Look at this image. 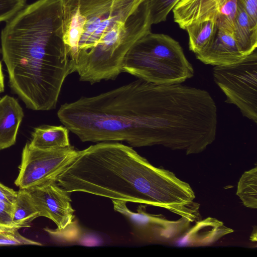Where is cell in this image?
Wrapping results in <instances>:
<instances>
[{
	"instance_id": "obj_18",
	"label": "cell",
	"mask_w": 257,
	"mask_h": 257,
	"mask_svg": "<svg viewBox=\"0 0 257 257\" xmlns=\"http://www.w3.org/2000/svg\"><path fill=\"white\" fill-rule=\"evenodd\" d=\"M40 217L39 212L27 189H20L14 204L12 223L15 229L30 226L31 223Z\"/></svg>"
},
{
	"instance_id": "obj_23",
	"label": "cell",
	"mask_w": 257,
	"mask_h": 257,
	"mask_svg": "<svg viewBox=\"0 0 257 257\" xmlns=\"http://www.w3.org/2000/svg\"><path fill=\"white\" fill-rule=\"evenodd\" d=\"M14 205L0 200V231L15 229L12 223Z\"/></svg>"
},
{
	"instance_id": "obj_5",
	"label": "cell",
	"mask_w": 257,
	"mask_h": 257,
	"mask_svg": "<svg viewBox=\"0 0 257 257\" xmlns=\"http://www.w3.org/2000/svg\"><path fill=\"white\" fill-rule=\"evenodd\" d=\"M213 76L226 96L225 102L236 105L244 116L256 123V50L234 64L214 66Z\"/></svg>"
},
{
	"instance_id": "obj_27",
	"label": "cell",
	"mask_w": 257,
	"mask_h": 257,
	"mask_svg": "<svg viewBox=\"0 0 257 257\" xmlns=\"http://www.w3.org/2000/svg\"><path fill=\"white\" fill-rule=\"evenodd\" d=\"M254 228L253 229L252 232H251L250 240L251 241H256V226H254Z\"/></svg>"
},
{
	"instance_id": "obj_26",
	"label": "cell",
	"mask_w": 257,
	"mask_h": 257,
	"mask_svg": "<svg viewBox=\"0 0 257 257\" xmlns=\"http://www.w3.org/2000/svg\"><path fill=\"white\" fill-rule=\"evenodd\" d=\"M4 78L2 72V63L0 61V92L4 91Z\"/></svg>"
},
{
	"instance_id": "obj_25",
	"label": "cell",
	"mask_w": 257,
	"mask_h": 257,
	"mask_svg": "<svg viewBox=\"0 0 257 257\" xmlns=\"http://www.w3.org/2000/svg\"><path fill=\"white\" fill-rule=\"evenodd\" d=\"M17 192L0 183V200L14 205Z\"/></svg>"
},
{
	"instance_id": "obj_11",
	"label": "cell",
	"mask_w": 257,
	"mask_h": 257,
	"mask_svg": "<svg viewBox=\"0 0 257 257\" xmlns=\"http://www.w3.org/2000/svg\"><path fill=\"white\" fill-rule=\"evenodd\" d=\"M233 231L222 221L208 217L196 221L194 225L190 226L173 243L177 246L184 247L207 246Z\"/></svg>"
},
{
	"instance_id": "obj_13",
	"label": "cell",
	"mask_w": 257,
	"mask_h": 257,
	"mask_svg": "<svg viewBox=\"0 0 257 257\" xmlns=\"http://www.w3.org/2000/svg\"><path fill=\"white\" fill-rule=\"evenodd\" d=\"M24 116L22 108L13 97L6 95L0 99V150L15 144Z\"/></svg>"
},
{
	"instance_id": "obj_2",
	"label": "cell",
	"mask_w": 257,
	"mask_h": 257,
	"mask_svg": "<svg viewBox=\"0 0 257 257\" xmlns=\"http://www.w3.org/2000/svg\"><path fill=\"white\" fill-rule=\"evenodd\" d=\"M2 51L11 87L27 107L56 108L63 84L74 72L63 38L41 26L1 37Z\"/></svg>"
},
{
	"instance_id": "obj_8",
	"label": "cell",
	"mask_w": 257,
	"mask_h": 257,
	"mask_svg": "<svg viewBox=\"0 0 257 257\" xmlns=\"http://www.w3.org/2000/svg\"><path fill=\"white\" fill-rule=\"evenodd\" d=\"M111 200L114 210L130 221L141 237L149 242L173 243L191 226L192 222L184 217L176 220H169L162 214L147 212L144 205H140L135 212L127 208V202Z\"/></svg>"
},
{
	"instance_id": "obj_24",
	"label": "cell",
	"mask_w": 257,
	"mask_h": 257,
	"mask_svg": "<svg viewBox=\"0 0 257 257\" xmlns=\"http://www.w3.org/2000/svg\"><path fill=\"white\" fill-rule=\"evenodd\" d=\"M245 10L251 28L257 30V0H238Z\"/></svg>"
},
{
	"instance_id": "obj_6",
	"label": "cell",
	"mask_w": 257,
	"mask_h": 257,
	"mask_svg": "<svg viewBox=\"0 0 257 257\" xmlns=\"http://www.w3.org/2000/svg\"><path fill=\"white\" fill-rule=\"evenodd\" d=\"M76 1L85 21L79 52L95 46L116 24L125 21L145 0Z\"/></svg>"
},
{
	"instance_id": "obj_1",
	"label": "cell",
	"mask_w": 257,
	"mask_h": 257,
	"mask_svg": "<svg viewBox=\"0 0 257 257\" xmlns=\"http://www.w3.org/2000/svg\"><path fill=\"white\" fill-rule=\"evenodd\" d=\"M56 181L69 193L162 207L191 221L198 211L188 183L119 143L102 142L78 151Z\"/></svg>"
},
{
	"instance_id": "obj_16",
	"label": "cell",
	"mask_w": 257,
	"mask_h": 257,
	"mask_svg": "<svg viewBox=\"0 0 257 257\" xmlns=\"http://www.w3.org/2000/svg\"><path fill=\"white\" fill-rule=\"evenodd\" d=\"M68 131L65 126L42 125L35 128L29 143L41 150L65 148L70 146Z\"/></svg>"
},
{
	"instance_id": "obj_15",
	"label": "cell",
	"mask_w": 257,
	"mask_h": 257,
	"mask_svg": "<svg viewBox=\"0 0 257 257\" xmlns=\"http://www.w3.org/2000/svg\"><path fill=\"white\" fill-rule=\"evenodd\" d=\"M232 36L238 48L244 56H247L257 46V30L253 29L248 17L240 2L237 0Z\"/></svg>"
},
{
	"instance_id": "obj_7",
	"label": "cell",
	"mask_w": 257,
	"mask_h": 257,
	"mask_svg": "<svg viewBox=\"0 0 257 257\" xmlns=\"http://www.w3.org/2000/svg\"><path fill=\"white\" fill-rule=\"evenodd\" d=\"M77 153L78 151L71 145L63 148L41 150L26 143L23 149L15 184L20 189L28 190L56 180Z\"/></svg>"
},
{
	"instance_id": "obj_21",
	"label": "cell",
	"mask_w": 257,
	"mask_h": 257,
	"mask_svg": "<svg viewBox=\"0 0 257 257\" xmlns=\"http://www.w3.org/2000/svg\"><path fill=\"white\" fill-rule=\"evenodd\" d=\"M21 245H42V244L23 236L18 230L0 231V246Z\"/></svg>"
},
{
	"instance_id": "obj_4",
	"label": "cell",
	"mask_w": 257,
	"mask_h": 257,
	"mask_svg": "<svg viewBox=\"0 0 257 257\" xmlns=\"http://www.w3.org/2000/svg\"><path fill=\"white\" fill-rule=\"evenodd\" d=\"M123 72L156 84H179L194 71L178 42L163 34L145 35L126 54Z\"/></svg>"
},
{
	"instance_id": "obj_22",
	"label": "cell",
	"mask_w": 257,
	"mask_h": 257,
	"mask_svg": "<svg viewBox=\"0 0 257 257\" xmlns=\"http://www.w3.org/2000/svg\"><path fill=\"white\" fill-rule=\"evenodd\" d=\"M27 0H0V22L8 21L25 7Z\"/></svg>"
},
{
	"instance_id": "obj_17",
	"label": "cell",
	"mask_w": 257,
	"mask_h": 257,
	"mask_svg": "<svg viewBox=\"0 0 257 257\" xmlns=\"http://www.w3.org/2000/svg\"><path fill=\"white\" fill-rule=\"evenodd\" d=\"M189 47L195 54L205 49L213 41L218 29L214 22L206 20L187 26Z\"/></svg>"
},
{
	"instance_id": "obj_20",
	"label": "cell",
	"mask_w": 257,
	"mask_h": 257,
	"mask_svg": "<svg viewBox=\"0 0 257 257\" xmlns=\"http://www.w3.org/2000/svg\"><path fill=\"white\" fill-rule=\"evenodd\" d=\"M152 25L164 22L170 12L181 0H147Z\"/></svg>"
},
{
	"instance_id": "obj_10",
	"label": "cell",
	"mask_w": 257,
	"mask_h": 257,
	"mask_svg": "<svg viewBox=\"0 0 257 257\" xmlns=\"http://www.w3.org/2000/svg\"><path fill=\"white\" fill-rule=\"evenodd\" d=\"M39 212L40 216L48 218L62 229L70 224L75 217L69 193L51 180L28 189Z\"/></svg>"
},
{
	"instance_id": "obj_9",
	"label": "cell",
	"mask_w": 257,
	"mask_h": 257,
	"mask_svg": "<svg viewBox=\"0 0 257 257\" xmlns=\"http://www.w3.org/2000/svg\"><path fill=\"white\" fill-rule=\"evenodd\" d=\"M237 0H181L173 9L174 21L185 30L188 25L209 20L218 30L232 34Z\"/></svg>"
},
{
	"instance_id": "obj_3",
	"label": "cell",
	"mask_w": 257,
	"mask_h": 257,
	"mask_svg": "<svg viewBox=\"0 0 257 257\" xmlns=\"http://www.w3.org/2000/svg\"><path fill=\"white\" fill-rule=\"evenodd\" d=\"M148 1L125 21L119 22L93 47L79 51L74 65L79 80L92 84L115 79L123 72L125 57L140 38L151 32Z\"/></svg>"
},
{
	"instance_id": "obj_14",
	"label": "cell",
	"mask_w": 257,
	"mask_h": 257,
	"mask_svg": "<svg viewBox=\"0 0 257 257\" xmlns=\"http://www.w3.org/2000/svg\"><path fill=\"white\" fill-rule=\"evenodd\" d=\"M85 21L80 13L76 0H64L63 35L71 60L75 65L78 45L83 34Z\"/></svg>"
},
{
	"instance_id": "obj_12",
	"label": "cell",
	"mask_w": 257,
	"mask_h": 257,
	"mask_svg": "<svg viewBox=\"0 0 257 257\" xmlns=\"http://www.w3.org/2000/svg\"><path fill=\"white\" fill-rule=\"evenodd\" d=\"M195 55L202 63L214 67L234 64L245 56L239 51L232 34L220 30L209 46Z\"/></svg>"
},
{
	"instance_id": "obj_19",
	"label": "cell",
	"mask_w": 257,
	"mask_h": 257,
	"mask_svg": "<svg viewBox=\"0 0 257 257\" xmlns=\"http://www.w3.org/2000/svg\"><path fill=\"white\" fill-rule=\"evenodd\" d=\"M236 195L243 204L250 209L257 208V167L244 172L237 186Z\"/></svg>"
}]
</instances>
